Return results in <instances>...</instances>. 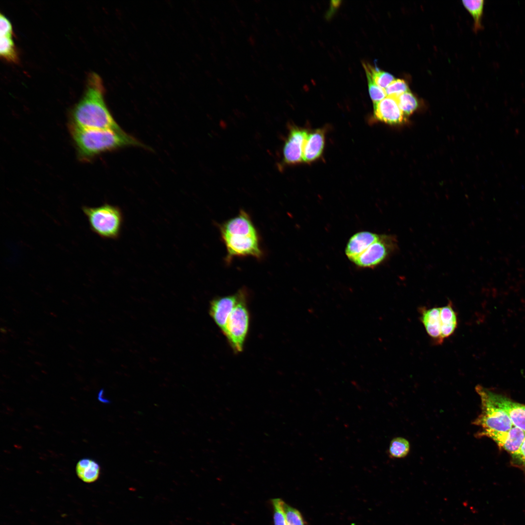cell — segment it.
Masks as SVG:
<instances>
[{
	"label": "cell",
	"mask_w": 525,
	"mask_h": 525,
	"mask_svg": "<svg viewBox=\"0 0 525 525\" xmlns=\"http://www.w3.org/2000/svg\"><path fill=\"white\" fill-rule=\"evenodd\" d=\"M100 77L88 74L84 93L70 114L69 127L85 129L121 130L106 106Z\"/></svg>",
	"instance_id": "6da1fadb"
},
{
	"label": "cell",
	"mask_w": 525,
	"mask_h": 525,
	"mask_svg": "<svg viewBox=\"0 0 525 525\" xmlns=\"http://www.w3.org/2000/svg\"><path fill=\"white\" fill-rule=\"evenodd\" d=\"M69 128L78 157L82 160H89L101 153L121 147L142 146L122 130Z\"/></svg>",
	"instance_id": "7a4b0ae2"
},
{
	"label": "cell",
	"mask_w": 525,
	"mask_h": 525,
	"mask_svg": "<svg viewBox=\"0 0 525 525\" xmlns=\"http://www.w3.org/2000/svg\"><path fill=\"white\" fill-rule=\"evenodd\" d=\"M82 210L90 229L105 239L114 240L120 236L123 216L117 206L108 204L96 207H83Z\"/></svg>",
	"instance_id": "3957f363"
},
{
	"label": "cell",
	"mask_w": 525,
	"mask_h": 525,
	"mask_svg": "<svg viewBox=\"0 0 525 525\" xmlns=\"http://www.w3.org/2000/svg\"><path fill=\"white\" fill-rule=\"evenodd\" d=\"M247 294L241 289L240 298L230 314L223 334L236 353L242 351L248 334L250 315L247 305Z\"/></svg>",
	"instance_id": "277c9868"
},
{
	"label": "cell",
	"mask_w": 525,
	"mask_h": 525,
	"mask_svg": "<svg viewBox=\"0 0 525 525\" xmlns=\"http://www.w3.org/2000/svg\"><path fill=\"white\" fill-rule=\"evenodd\" d=\"M475 390L481 399V412L473 424L481 426L483 430L498 432L509 430L514 425L508 414L488 398L481 385H477Z\"/></svg>",
	"instance_id": "5b68a950"
},
{
	"label": "cell",
	"mask_w": 525,
	"mask_h": 525,
	"mask_svg": "<svg viewBox=\"0 0 525 525\" xmlns=\"http://www.w3.org/2000/svg\"><path fill=\"white\" fill-rule=\"evenodd\" d=\"M397 242L392 235L380 234L378 239L352 262L358 267L374 268L383 263L396 250Z\"/></svg>",
	"instance_id": "8992f818"
},
{
	"label": "cell",
	"mask_w": 525,
	"mask_h": 525,
	"mask_svg": "<svg viewBox=\"0 0 525 525\" xmlns=\"http://www.w3.org/2000/svg\"><path fill=\"white\" fill-rule=\"evenodd\" d=\"M221 236L226 245L228 259L233 257L248 256L259 258L262 255L257 232H239Z\"/></svg>",
	"instance_id": "52a82bcc"
},
{
	"label": "cell",
	"mask_w": 525,
	"mask_h": 525,
	"mask_svg": "<svg viewBox=\"0 0 525 525\" xmlns=\"http://www.w3.org/2000/svg\"><path fill=\"white\" fill-rule=\"evenodd\" d=\"M482 388L488 398L508 414L513 425L525 432V405L482 386Z\"/></svg>",
	"instance_id": "ba28073f"
},
{
	"label": "cell",
	"mask_w": 525,
	"mask_h": 525,
	"mask_svg": "<svg viewBox=\"0 0 525 525\" xmlns=\"http://www.w3.org/2000/svg\"><path fill=\"white\" fill-rule=\"evenodd\" d=\"M478 435L491 438L513 456L518 452L525 438V432L515 426L509 430L504 432L483 430Z\"/></svg>",
	"instance_id": "9c48e42d"
},
{
	"label": "cell",
	"mask_w": 525,
	"mask_h": 525,
	"mask_svg": "<svg viewBox=\"0 0 525 525\" xmlns=\"http://www.w3.org/2000/svg\"><path fill=\"white\" fill-rule=\"evenodd\" d=\"M308 133L303 128H292L284 143L283 161L284 164L294 165L303 161V151Z\"/></svg>",
	"instance_id": "30bf717a"
},
{
	"label": "cell",
	"mask_w": 525,
	"mask_h": 525,
	"mask_svg": "<svg viewBox=\"0 0 525 525\" xmlns=\"http://www.w3.org/2000/svg\"><path fill=\"white\" fill-rule=\"evenodd\" d=\"M241 293V289L233 295L217 297L210 302V315L223 333L228 318L237 303Z\"/></svg>",
	"instance_id": "8fae6325"
},
{
	"label": "cell",
	"mask_w": 525,
	"mask_h": 525,
	"mask_svg": "<svg viewBox=\"0 0 525 525\" xmlns=\"http://www.w3.org/2000/svg\"><path fill=\"white\" fill-rule=\"evenodd\" d=\"M374 114L377 120L391 125L403 124L407 121L396 98L393 96H387L374 103Z\"/></svg>",
	"instance_id": "7c38bea8"
},
{
	"label": "cell",
	"mask_w": 525,
	"mask_h": 525,
	"mask_svg": "<svg viewBox=\"0 0 525 525\" xmlns=\"http://www.w3.org/2000/svg\"><path fill=\"white\" fill-rule=\"evenodd\" d=\"M379 236L380 234L368 231H360L353 234L347 244L346 256L352 262L376 241Z\"/></svg>",
	"instance_id": "4fadbf2b"
},
{
	"label": "cell",
	"mask_w": 525,
	"mask_h": 525,
	"mask_svg": "<svg viewBox=\"0 0 525 525\" xmlns=\"http://www.w3.org/2000/svg\"><path fill=\"white\" fill-rule=\"evenodd\" d=\"M420 311V319L428 334L435 343H442L440 307L422 308Z\"/></svg>",
	"instance_id": "5bb4252c"
},
{
	"label": "cell",
	"mask_w": 525,
	"mask_h": 525,
	"mask_svg": "<svg viewBox=\"0 0 525 525\" xmlns=\"http://www.w3.org/2000/svg\"><path fill=\"white\" fill-rule=\"evenodd\" d=\"M325 145V132L318 129L308 134L303 151V161L313 162L322 155Z\"/></svg>",
	"instance_id": "9a60e30c"
},
{
	"label": "cell",
	"mask_w": 525,
	"mask_h": 525,
	"mask_svg": "<svg viewBox=\"0 0 525 525\" xmlns=\"http://www.w3.org/2000/svg\"><path fill=\"white\" fill-rule=\"evenodd\" d=\"M75 471L78 477L86 483L95 482L99 478L101 468L95 460L89 458H84L77 463Z\"/></svg>",
	"instance_id": "2e32d148"
},
{
	"label": "cell",
	"mask_w": 525,
	"mask_h": 525,
	"mask_svg": "<svg viewBox=\"0 0 525 525\" xmlns=\"http://www.w3.org/2000/svg\"><path fill=\"white\" fill-rule=\"evenodd\" d=\"M441 336L442 341L453 334L457 326V317L451 302L440 307Z\"/></svg>",
	"instance_id": "e0dca14e"
},
{
	"label": "cell",
	"mask_w": 525,
	"mask_h": 525,
	"mask_svg": "<svg viewBox=\"0 0 525 525\" xmlns=\"http://www.w3.org/2000/svg\"><path fill=\"white\" fill-rule=\"evenodd\" d=\"M363 65L367 78H370L377 86L383 88L385 89L395 79L392 74L381 70L376 67L374 68L367 63H364Z\"/></svg>",
	"instance_id": "ac0fdd59"
},
{
	"label": "cell",
	"mask_w": 525,
	"mask_h": 525,
	"mask_svg": "<svg viewBox=\"0 0 525 525\" xmlns=\"http://www.w3.org/2000/svg\"><path fill=\"white\" fill-rule=\"evenodd\" d=\"M13 34L0 35V54L8 62L17 63L18 54L12 39Z\"/></svg>",
	"instance_id": "d6986e66"
},
{
	"label": "cell",
	"mask_w": 525,
	"mask_h": 525,
	"mask_svg": "<svg viewBox=\"0 0 525 525\" xmlns=\"http://www.w3.org/2000/svg\"><path fill=\"white\" fill-rule=\"evenodd\" d=\"M464 7L472 16L474 20V31L482 29V17L483 13L484 0H463Z\"/></svg>",
	"instance_id": "ffe728a7"
},
{
	"label": "cell",
	"mask_w": 525,
	"mask_h": 525,
	"mask_svg": "<svg viewBox=\"0 0 525 525\" xmlns=\"http://www.w3.org/2000/svg\"><path fill=\"white\" fill-rule=\"evenodd\" d=\"M410 448V443L407 439L402 437H396L390 441L388 454L392 458H403L409 453Z\"/></svg>",
	"instance_id": "44dd1931"
},
{
	"label": "cell",
	"mask_w": 525,
	"mask_h": 525,
	"mask_svg": "<svg viewBox=\"0 0 525 525\" xmlns=\"http://www.w3.org/2000/svg\"><path fill=\"white\" fill-rule=\"evenodd\" d=\"M395 98L400 108L406 117L411 115L419 107V104L417 98L410 91Z\"/></svg>",
	"instance_id": "7402d4cb"
},
{
	"label": "cell",
	"mask_w": 525,
	"mask_h": 525,
	"mask_svg": "<svg viewBox=\"0 0 525 525\" xmlns=\"http://www.w3.org/2000/svg\"><path fill=\"white\" fill-rule=\"evenodd\" d=\"M284 503L280 498L271 500L273 511L274 525H287L284 509Z\"/></svg>",
	"instance_id": "603a6c76"
},
{
	"label": "cell",
	"mask_w": 525,
	"mask_h": 525,
	"mask_svg": "<svg viewBox=\"0 0 525 525\" xmlns=\"http://www.w3.org/2000/svg\"><path fill=\"white\" fill-rule=\"evenodd\" d=\"M284 509L287 525H305L303 516L299 510L285 503Z\"/></svg>",
	"instance_id": "cb8c5ba5"
},
{
	"label": "cell",
	"mask_w": 525,
	"mask_h": 525,
	"mask_svg": "<svg viewBox=\"0 0 525 525\" xmlns=\"http://www.w3.org/2000/svg\"><path fill=\"white\" fill-rule=\"evenodd\" d=\"M387 96L397 97L399 95L409 91L406 82L402 79H395L385 88Z\"/></svg>",
	"instance_id": "d4e9b609"
},
{
	"label": "cell",
	"mask_w": 525,
	"mask_h": 525,
	"mask_svg": "<svg viewBox=\"0 0 525 525\" xmlns=\"http://www.w3.org/2000/svg\"><path fill=\"white\" fill-rule=\"evenodd\" d=\"M370 98L374 103H377L387 96L385 89L377 86L370 78H367Z\"/></svg>",
	"instance_id": "484cf974"
},
{
	"label": "cell",
	"mask_w": 525,
	"mask_h": 525,
	"mask_svg": "<svg viewBox=\"0 0 525 525\" xmlns=\"http://www.w3.org/2000/svg\"><path fill=\"white\" fill-rule=\"evenodd\" d=\"M0 35L13 34L12 26L10 21L2 14L0 15Z\"/></svg>",
	"instance_id": "4316f807"
},
{
	"label": "cell",
	"mask_w": 525,
	"mask_h": 525,
	"mask_svg": "<svg viewBox=\"0 0 525 525\" xmlns=\"http://www.w3.org/2000/svg\"><path fill=\"white\" fill-rule=\"evenodd\" d=\"M513 457L525 465V438L518 452L513 456Z\"/></svg>",
	"instance_id": "83f0119b"
},
{
	"label": "cell",
	"mask_w": 525,
	"mask_h": 525,
	"mask_svg": "<svg viewBox=\"0 0 525 525\" xmlns=\"http://www.w3.org/2000/svg\"><path fill=\"white\" fill-rule=\"evenodd\" d=\"M249 41L251 45L254 46L255 44V39L253 36L250 35L249 37Z\"/></svg>",
	"instance_id": "f1b7e54d"
}]
</instances>
